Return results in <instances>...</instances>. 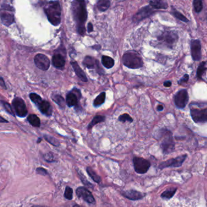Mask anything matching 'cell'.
I'll use <instances>...</instances> for the list:
<instances>
[{
  "mask_svg": "<svg viewBox=\"0 0 207 207\" xmlns=\"http://www.w3.org/2000/svg\"><path fill=\"white\" fill-rule=\"evenodd\" d=\"M72 10L77 24V32L80 35H83L86 32L85 24L88 18L85 1L84 0L74 1L72 4Z\"/></svg>",
  "mask_w": 207,
  "mask_h": 207,
  "instance_id": "obj_1",
  "label": "cell"
},
{
  "mask_svg": "<svg viewBox=\"0 0 207 207\" xmlns=\"http://www.w3.org/2000/svg\"><path fill=\"white\" fill-rule=\"evenodd\" d=\"M123 64L130 69H139L143 66V62L140 54L134 51L125 52L122 57Z\"/></svg>",
  "mask_w": 207,
  "mask_h": 207,
  "instance_id": "obj_2",
  "label": "cell"
},
{
  "mask_svg": "<svg viewBox=\"0 0 207 207\" xmlns=\"http://www.w3.org/2000/svg\"><path fill=\"white\" fill-rule=\"evenodd\" d=\"M159 138H162L160 148L164 154H169L175 149V143L171 132L167 129H162L159 133Z\"/></svg>",
  "mask_w": 207,
  "mask_h": 207,
  "instance_id": "obj_3",
  "label": "cell"
},
{
  "mask_svg": "<svg viewBox=\"0 0 207 207\" xmlns=\"http://www.w3.org/2000/svg\"><path fill=\"white\" fill-rule=\"evenodd\" d=\"M45 12L50 23L58 26L61 23V8L58 1L50 2L45 9Z\"/></svg>",
  "mask_w": 207,
  "mask_h": 207,
  "instance_id": "obj_4",
  "label": "cell"
},
{
  "mask_svg": "<svg viewBox=\"0 0 207 207\" xmlns=\"http://www.w3.org/2000/svg\"><path fill=\"white\" fill-rule=\"evenodd\" d=\"M133 162L135 171L140 174L147 172L151 166V163L148 160L140 157H134Z\"/></svg>",
  "mask_w": 207,
  "mask_h": 207,
  "instance_id": "obj_5",
  "label": "cell"
},
{
  "mask_svg": "<svg viewBox=\"0 0 207 207\" xmlns=\"http://www.w3.org/2000/svg\"><path fill=\"white\" fill-rule=\"evenodd\" d=\"M187 157V154H184V155L178 156L174 158L169 159L166 161L162 162L158 165V167L160 169H163L164 168H168V167H174V168L180 167L183 165Z\"/></svg>",
  "mask_w": 207,
  "mask_h": 207,
  "instance_id": "obj_6",
  "label": "cell"
},
{
  "mask_svg": "<svg viewBox=\"0 0 207 207\" xmlns=\"http://www.w3.org/2000/svg\"><path fill=\"white\" fill-rule=\"evenodd\" d=\"M190 114L192 119L196 123H204L207 121V108H191Z\"/></svg>",
  "mask_w": 207,
  "mask_h": 207,
  "instance_id": "obj_7",
  "label": "cell"
},
{
  "mask_svg": "<svg viewBox=\"0 0 207 207\" xmlns=\"http://www.w3.org/2000/svg\"><path fill=\"white\" fill-rule=\"evenodd\" d=\"M158 40L166 45L168 47L172 48L173 45L178 40V35L172 31H165L157 38Z\"/></svg>",
  "mask_w": 207,
  "mask_h": 207,
  "instance_id": "obj_8",
  "label": "cell"
},
{
  "mask_svg": "<svg viewBox=\"0 0 207 207\" xmlns=\"http://www.w3.org/2000/svg\"><path fill=\"white\" fill-rule=\"evenodd\" d=\"M174 100L177 107L179 109L185 108L189 100V96L187 89L179 91L175 94Z\"/></svg>",
  "mask_w": 207,
  "mask_h": 207,
  "instance_id": "obj_9",
  "label": "cell"
},
{
  "mask_svg": "<svg viewBox=\"0 0 207 207\" xmlns=\"http://www.w3.org/2000/svg\"><path fill=\"white\" fill-rule=\"evenodd\" d=\"M12 105L16 115L24 117L27 114V109L24 102L20 97H15L12 101Z\"/></svg>",
  "mask_w": 207,
  "mask_h": 207,
  "instance_id": "obj_10",
  "label": "cell"
},
{
  "mask_svg": "<svg viewBox=\"0 0 207 207\" xmlns=\"http://www.w3.org/2000/svg\"><path fill=\"white\" fill-rule=\"evenodd\" d=\"M76 194L79 198H82L84 201L89 204L94 205L96 200L92 193L86 188L80 187L76 190Z\"/></svg>",
  "mask_w": 207,
  "mask_h": 207,
  "instance_id": "obj_11",
  "label": "cell"
},
{
  "mask_svg": "<svg viewBox=\"0 0 207 207\" xmlns=\"http://www.w3.org/2000/svg\"><path fill=\"white\" fill-rule=\"evenodd\" d=\"M154 11L153 8L150 5H147L144 7H142L139 10V12L136 13L133 16L134 22H139L143 19H145L154 13Z\"/></svg>",
  "mask_w": 207,
  "mask_h": 207,
  "instance_id": "obj_12",
  "label": "cell"
},
{
  "mask_svg": "<svg viewBox=\"0 0 207 207\" xmlns=\"http://www.w3.org/2000/svg\"><path fill=\"white\" fill-rule=\"evenodd\" d=\"M82 97L80 91L77 88H74L66 96V103L69 107H73L78 104V100Z\"/></svg>",
  "mask_w": 207,
  "mask_h": 207,
  "instance_id": "obj_13",
  "label": "cell"
},
{
  "mask_svg": "<svg viewBox=\"0 0 207 207\" xmlns=\"http://www.w3.org/2000/svg\"><path fill=\"white\" fill-rule=\"evenodd\" d=\"M34 62L38 68L43 71H47L50 66V60L48 56L38 53L34 58Z\"/></svg>",
  "mask_w": 207,
  "mask_h": 207,
  "instance_id": "obj_14",
  "label": "cell"
},
{
  "mask_svg": "<svg viewBox=\"0 0 207 207\" xmlns=\"http://www.w3.org/2000/svg\"><path fill=\"white\" fill-rule=\"evenodd\" d=\"M202 46L200 40H194L191 42V52L194 61H199L202 58Z\"/></svg>",
  "mask_w": 207,
  "mask_h": 207,
  "instance_id": "obj_15",
  "label": "cell"
},
{
  "mask_svg": "<svg viewBox=\"0 0 207 207\" xmlns=\"http://www.w3.org/2000/svg\"><path fill=\"white\" fill-rule=\"evenodd\" d=\"M122 194L126 198L131 200V201H138L142 199L145 197V194L142 193L134 190H129L127 191H123Z\"/></svg>",
  "mask_w": 207,
  "mask_h": 207,
  "instance_id": "obj_16",
  "label": "cell"
},
{
  "mask_svg": "<svg viewBox=\"0 0 207 207\" xmlns=\"http://www.w3.org/2000/svg\"><path fill=\"white\" fill-rule=\"evenodd\" d=\"M0 18L2 23L7 26L11 25L14 22L13 15L6 12V10L4 9L1 10Z\"/></svg>",
  "mask_w": 207,
  "mask_h": 207,
  "instance_id": "obj_17",
  "label": "cell"
},
{
  "mask_svg": "<svg viewBox=\"0 0 207 207\" xmlns=\"http://www.w3.org/2000/svg\"><path fill=\"white\" fill-rule=\"evenodd\" d=\"M76 75L77 77L83 82H88V78L84 72V71L81 69V67L79 66L78 63L76 61H72L71 63Z\"/></svg>",
  "mask_w": 207,
  "mask_h": 207,
  "instance_id": "obj_18",
  "label": "cell"
},
{
  "mask_svg": "<svg viewBox=\"0 0 207 207\" xmlns=\"http://www.w3.org/2000/svg\"><path fill=\"white\" fill-rule=\"evenodd\" d=\"M41 112L47 116H51L52 114V108L51 104L47 101L42 100L37 106Z\"/></svg>",
  "mask_w": 207,
  "mask_h": 207,
  "instance_id": "obj_19",
  "label": "cell"
},
{
  "mask_svg": "<svg viewBox=\"0 0 207 207\" xmlns=\"http://www.w3.org/2000/svg\"><path fill=\"white\" fill-rule=\"evenodd\" d=\"M150 5L155 9H166L168 7L166 0H151Z\"/></svg>",
  "mask_w": 207,
  "mask_h": 207,
  "instance_id": "obj_20",
  "label": "cell"
},
{
  "mask_svg": "<svg viewBox=\"0 0 207 207\" xmlns=\"http://www.w3.org/2000/svg\"><path fill=\"white\" fill-rule=\"evenodd\" d=\"M52 62L55 67L61 68L65 64V59L61 55L55 54L52 57Z\"/></svg>",
  "mask_w": 207,
  "mask_h": 207,
  "instance_id": "obj_21",
  "label": "cell"
},
{
  "mask_svg": "<svg viewBox=\"0 0 207 207\" xmlns=\"http://www.w3.org/2000/svg\"><path fill=\"white\" fill-rule=\"evenodd\" d=\"M97 60L94 59L93 57L87 56L85 58L84 61L83 62V65L88 69H94L96 67Z\"/></svg>",
  "mask_w": 207,
  "mask_h": 207,
  "instance_id": "obj_22",
  "label": "cell"
},
{
  "mask_svg": "<svg viewBox=\"0 0 207 207\" xmlns=\"http://www.w3.org/2000/svg\"><path fill=\"white\" fill-rule=\"evenodd\" d=\"M177 191V188H170L163 191L161 194V198L163 199L168 200L171 199L176 194Z\"/></svg>",
  "mask_w": 207,
  "mask_h": 207,
  "instance_id": "obj_23",
  "label": "cell"
},
{
  "mask_svg": "<svg viewBox=\"0 0 207 207\" xmlns=\"http://www.w3.org/2000/svg\"><path fill=\"white\" fill-rule=\"evenodd\" d=\"M86 171L89 176L96 183H100L102 182V179L101 177L99 176L94 170L91 167H87L86 168Z\"/></svg>",
  "mask_w": 207,
  "mask_h": 207,
  "instance_id": "obj_24",
  "label": "cell"
},
{
  "mask_svg": "<svg viewBox=\"0 0 207 207\" xmlns=\"http://www.w3.org/2000/svg\"><path fill=\"white\" fill-rule=\"evenodd\" d=\"M102 63L104 66L107 69H111L114 66V60L112 58L103 55L102 57Z\"/></svg>",
  "mask_w": 207,
  "mask_h": 207,
  "instance_id": "obj_25",
  "label": "cell"
},
{
  "mask_svg": "<svg viewBox=\"0 0 207 207\" xmlns=\"http://www.w3.org/2000/svg\"><path fill=\"white\" fill-rule=\"evenodd\" d=\"M111 2L109 0H99L97 3V7L98 9L101 12L107 10L110 7Z\"/></svg>",
  "mask_w": 207,
  "mask_h": 207,
  "instance_id": "obj_26",
  "label": "cell"
},
{
  "mask_svg": "<svg viewBox=\"0 0 207 207\" xmlns=\"http://www.w3.org/2000/svg\"><path fill=\"white\" fill-rule=\"evenodd\" d=\"M27 120L34 127H40V120L38 117L35 114H31L27 117Z\"/></svg>",
  "mask_w": 207,
  "mask_h": 207,
  "instance_id": "obj_27",
  "label": "cell"
},
{
  "mask_svg": "<svg viewBox=\"0 0 207 207\" xmlns=\"http://www.w3.org/2000/svg\"><path fill=\"white\" fill-rule=\"evenodd\" d=\"M106 93L104 92L101 93L94 100L93 105L96 107H98L102 105L105 102Z\"/></svg>",
  "mask_w": 207,
  "mask_h": 207,
  "instance_id": "obj_28",
  "label": "cell"
},
{
  "mask_svg": "<svg viewBox=\"0 0 207 207\" xmlns=\"http://www.w3.org/2000/svg\"><path fill=\"white\" fill-rule=\"evenodd\" d=\"M207 71L206 67V62L204 61L200 64L198 69H197V74L196 76L199 80H202V76Z\"/></svg>",
  "mask_w": 207,
  "mask_h": 207,
  "instance_id": "obj_29",
  "label": "cell"
},
{
  "mask_svg": "<svg viewBox=\"0 0 207 207\" xmlns=\"http://www.w3.org/2000/svg\"><path fill=\"white\" fill-rule=\"evenodd\" d=\"M104 120H105V117L104 116H102V115H96V116H95L93 118V119L92 120V121L90 122V123L88 125V129H91L94 126H95L96 125H97L99 123L103 122Z\"/></svg>",
  "mask_w": 207,
  "mask_h": 207,
  "instance_id": "obj_30",
  "label": "cell"
},
{
  "mask_svg": "<svg viewBox=\"0 0 207 207\" xmlns=\"http://www.w3.org/2000/svg\"><path fill=\"white\" fill-rule=\"evenodd\" d=\"M52 100L61 107L62 108L64 107L66 102L62 96H61L60 95H54L52 96Z\"/></svg>",
  "mask_w": 207,
  "mask_h": 207,
  "instance_id": "obj_31",
  "label": "cell"
},
{
  "mask_svg": "<svg viewBox=\"0 0 207 207\" xmlns=\"http://www.w3.org/2000/svg\"><path fill=\"white\" fill-rule=\"evenodd\" d=\"M172 15H173L176 18L182 21L187 23V22H188V21H189L187 17H185L183 14H182V13H180L179 12L177 11V10H175L174 9H173V10H172Z\"/></svg>",
  "mask_w": 207,
  "mask_h": 207,
  "instance_id": "obj_32",
  "label": "cell"
},
{
  "mask_svg": "<svg viewBox=\"0 0 207 207\" xmlns=\"http://www.w3.org/2000/svg\"><path fill=\"white\" fill-rule=\"evenodd\" d=\"M29 97H30L31 100L37 106H38L39 104L42 102V101L43 100L42 97L39 95H38V94H37L35 93H31V94H29Z\"/></svg>",
  "mask_w": 207,
  "mask_h": 207,
  "instance_id": "obj_33",
  "label": "cell"
},
{
  "mask_svg": "<svg viewBox=\"0 0 207 207\" xmlns=\"http://www.w3.org/2000/svg\"><path fill=\"white\" fill-rule=\"evenodd\" d=\"M193 6L195 11L198 13L201 12L203 9V3L202 0H194Z\"/></svg>",
  "mask_w": 207,
  "mask_h": 207,
  "instance_id": "obj_34",
  "label": "cell"
},
{
  "mask_svg": "<svg viewBox=\"0 0 207 207\" xmlns=\"http://www.w3.org/2000/svg\"><path fill=\"white\" fill-rule=\"evenodd\" d=\"M78 174H79L80 180H81V181L82 182V183H83L86 187H88V188H91L93 189L94 185H93L91 183H90V182L87 180L86 177L82 174V172H80L78 173Z\"/></svg>",
  "mask_w": 207,
  "mask_h": 207,
  "instance_id": "obj_35",
  "label": "cell"
},
{
  "mask_svg": "<svg viewBox=\"0 0 207 207\" xmlns=\"http://www.w3.org/2000/svg\"><path fill=\"white\" fill-rule=\"evenodd\" d=\"M44 137L47 142H48L49 143L52 144V145H54L55 147H58L60 145L59 142L56 140V139L53 137L52 136H48V135H45Z\"/></svg>",
  "mask_w": 207,
  "mask_h": 207,
  "instance_id": "obj_36",
  "label": "cell"
},
{
  "mask_svg": "<svg viewBox=\"0 0 207 207\" xmlns=\"http://www.w3.org/2000/svg\"><path fill=\"white\" fill-rule=\"evenodd\" d=\"M118 120L123 123H125L126 122H129L131 123L133 122V118L128 114H123L121 115L120 117H118Z\"/></svg>",
  "mask_w": 207,
  "mask_h": 207,
  "instance_id": "obj_37",
  "label": "cell"
},
{
  "mask_svg": "<svg viewBox=\"0 0 207 207\" xmlns=\"http://www.w3.org/2000/svg\"><path fill=\"white\" fill-rule=\"evenodd\" d=\"M64 196L66 199L68 200H72L73 198V190L69 187H66L65 189Z\"/></svg>",
  "mask_w": 207,
  "mask_h": 207,
  "instance_id": "obj_38",
  "label": "cell"
},
{
  "mask_svg": "<svg viewBox=\"0 0 207 207\" xmlns=\"http://www.w3.org/2000/svg\"><path fill=\"white\" fill-rule=\"evenodd\" d=\"M2 103H3V106H4V108H5V109L7 111V112L8 113H9L10 114H11L12 115L14 116L15 113H14L12 107L10 106V105L8 103H7V102H2Z\"/></svg>",
  "mask_w": 207,
  "mask_h": 207,
  "instance_id": "obj_39",
  "label": "cell"
},
{
  "mask_svg": "<svg viewBox=\"0 0 207 207\" xmlns=\"http://www.w3.org/2000/svg\"><path fill=\"white\" fill-rule=\"evenodd\" d=\"M44 158H45V160L48 162H52L55 161L54 156L52 153H49L45 154V155H44Z\"/></svg>",
  "mask_w": 207,
  "mask_h": 207,
  "instance_id": "obj_40",
  "label": "cell"
},
{
  "mask_svg": "<svg viewBox=\"0 0 207 207\" xmlns=\"http://www.w3.org/2000/svg\"><path fill=\"white\" fill-rule=\"evenodd\" d=\"M189 80V75L188 74H185L184 76L178 81L179 85H182V83H187Z\"/></svg>",
  "mask_w": 207,
  "mask_h": 207,
  "instance_id": "obj_41",
  "label": "cell"
},
{
  "mask_svg": "<svg viewBox=\"0 0 207 207\" xmlns=\"http://www.w3.org/2000/svg\"><path fill=\"white\" fill-rule=\"evenodd\" d=\"M36 172H37V174H39L43 176H46L48 174V171L43 168H38L36 170Z\"/></svg>",
  "mask_w": 207,
  "mask_h": 207,
  "instance_id": "obj_42",
  "label": "cell"
},
{
  "mask_svg": "<svg viewBox=\"0 0 207 207\" xmlns=\"http://www.w3.org/2000/svg\"><path fill=\"white\" fill-rule=\"evenodd\" d=\"M0 86H1L4 89H6V86H5V83L3 80V78L2 77H0Z\"/></svg>",
  "mask_w": 207,
  "mask_h": 207,
  "instance_id": "obj_43",
  "label": "cell"
},
{
  "mask_svg": "<svg viewBox=\"0 0 207 207\" xmlns=\"http://www.w3.org/2000/svg\"><path fill=\"white\" fill-rule=\"evenodd\" d=\"M93 31V26L92 23H89L88 25V32L89 33H90V32H92Z\"/></svg>",
  "mask_w": 207,
  "mask_h": 207,
  "instance_id": "obj_44",
  "label": "cell"
},
{
  "mask_svg": "<svg viewBox=\"0 0 207 207\" xmlns=\"http://www.w3.org/2000/svg\"><path fill=\"white\" fill-rule=\"evenodd\" d=\"M172 83L170 81H166L164 82L163 83V85L165 87H166V88H168V87H170L171 86Z\"/></svg>",
  "mask_w": 207,
  "mask_h": 207,
  "instance_id": "obj_45",
  "label": "cell"
},
{
  "mask_svg": "<svg viewBox=\"0 0 207 207\" xmlns=\"http://www.w3.org/2000/svg\"><path fill=\"white\" fill-rule=\"evenodd\" d=\"M163 106L162 105L160 104V105H158V106H157V110L158 111H163Z\"/></svg>",
  "mask_w": 207,
  "mask_h": 207,
  "instance_id": "obj_46",
  "label": "cell"
},
{
  "mask_svg": "<svg viewBox=\"0 0 207 207\" xmlns=\"http://www.w3.org/2000/svg\"><path fill=\"white\" fill-rule=\"evenodd\" d=\"M7 122H8L5 119L0 116V123H7Z\"/></svg>",
  "mask_w": 207,
  "mask_h": 207,
  "instance_id": "obj_47",
  "label": "cell"
},
{
  "mask_svg": "<svg viewBox=\"0 0 207 207\" xmlns=\"http://www.w3.org/2000/svg\"><path fill=\"white\" fill-rule=\"evenodd\" d=\"M42 141V139H38V142H37V143H38L39 142H40Z\"/></svg>",
  "mask_w": 207,
  "mask_h": 207,
  "instance_id": "obj_48",
  "label": "cell"
}]
</instances>
